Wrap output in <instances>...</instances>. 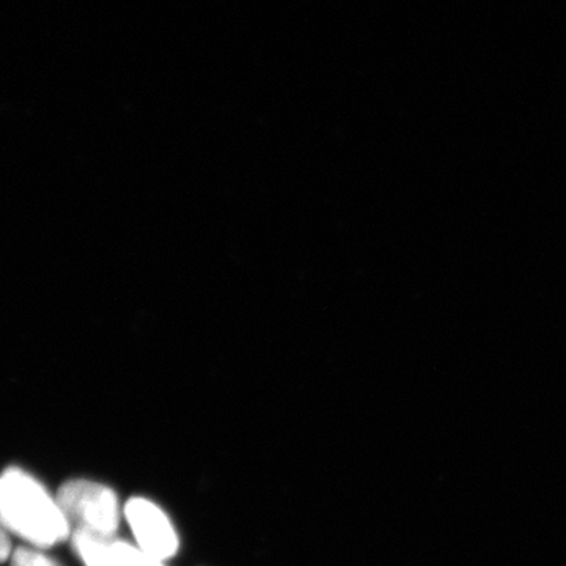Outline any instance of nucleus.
<instances>
[{
    "label": "nucleus",
    "mask_w": 566,
    "mask_h": 566,
    "mask_svg": "<svg viewBox=\"0 0 566 566\" xmlns=\"http://www.w3.org/2000/svg\"><path fill=\"white\" fill-rule=\"evenodd\" d=\"M0 524L39 549L66 542L71 527L57 499L39 480L20 468L0 475Z\"/></svg>",
    "instance_id": "f257e3e1"
},
{
    "label": "nucleus",
    "mask_w": 566,
    "mask_h": 566,
    "mask_svg": "<svg viewBox=\"0 0 566 566\" xmlns=\"http://www.w3.org/2000/svg\"><path fill=\"white\" fill-rule=\"evenodd\" d=\"M55 499L71 532L115 538L120 526V506L111 488L88 480H70L59 488Z\"/></svg>",
    "instance_id": "f03ea898"
},
{
    "label": "nucleus",
    "mask_w": 566,
    "mask_h": 566,
    "mask_svg": "<svg viewBox=\"0 0 566 566\" xmlns=\"http://www.w3.org/2000/svg\"><path fill=\"white\" fill-rule=\"evenodd\" d=\"M125 516L145 554L164 562L178 553L177 532L158 505L144 497H133L125 506Z\"/></svg>",
    "instance_id": "7ed1b4c3"
},
{
    "label": "nucleus",
    "mask_w": 566,
    "mask_h": 566,
    "mask_svg": "<svg viewBox=\"0 0 566 566\" xmlns=\"http://www.w3.org/2000/svg\"><path fill=\"white\" fill-rule=\"evenodd\" d=\"M71 545L84 566H122L115 551V538L71 532Z\"/></svg>",
    "instance_id": "20e7f679"
},
{
    "label": "nucleus",
    "mask_w": 566,
    "mask_h": 566,
    "mask_svg": "<svg viewBox=\"0 0 566 566\" xmlns=\"http://www.w3.org/2000/svg\"><path fill=\"white\" fill-rule=\"evenodd\" d=\"M115 551H117L122 566H164L163 560L148 556L139 547H134L120 539H115Z\"/></svg>",
    "instance_id": "39448f33"
},
{
    "label": "nucleus",
    "mask_w": 566,
    "mask_h": 566,
    "mask_svg": "<svg viewBox=\"0 0 566 566\" xmlns=\"http://www.w3.org/2000/svg\"><path fill=\"white\" fill-rule=\"evenodd\" d=\"M11 566H62L41 553L39 547H17L11 554Z\"/></svg>",
    "instance_id": "423d86ee"
},
{
    "label": "nucleus",
    "mask_w": 566,
    "mask_h": 566,
    "mask_svg": "<svg viewBox=\"0 0 566 566\" xmlns=\"http://www.w3.org/2000/svg\"><path fill=\"white\" fill-rule=\"evenodd\" d=\"M11 542L9 532L2 527L0 524V564L7 560V558L11 557Z\"/></svg>",
    "instance_id": "0eeeda50"
}]
</instances>
